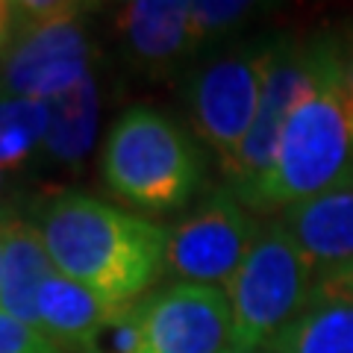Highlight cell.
<instances>
[{
	"label": "cell",
	"mask_w": 353,
	"mask_h": 353,
	"mask_svg": "<svg viewBox=\"0 0 353 353\" xmlns=\"http://www.w3.org/2000/svg\"><path fill=\"white\" fill-rule=\"evenodd\" d=\"M256 3L248 0H201L192 3V41L194 53H201L209 44L221 41L239 27H245L248 21L256 15Z\"/></svg>",
	"instance_id": "obj_18"
},
{
	"label": "cell",
	"mask_w": 353,
	"mask_h": 353,
	"mask_svg": "<svg viewBox=\"0 0 353 353\" xmlns=\"http://www.w3.org/2000/svg\"><path fill=\"white\" fill-rule=\"evenodd\" d=\"M303 83H306V41L294 36H280L277 62L271 68L253 127L245 136V141H241V148L236 150V157L221 168L227 176V189L248 209L253 206L259 189L274 168L285 118H289L294 101L301 97Z\"/></svg>",
	"instance_id": "obj_8"
},
{
	"label": "cell",
	"mask_w": 353,
	"mask_h": 353,
	"mask_svg": "<svg viewBox=\"0 0 353 353\" xmlns=\"http://www.w3.org/2000/svg\"><path fill=\"white\" fill-rule=\"evenodd\" d=\"M39 233L57 271L109 306L145 297L162 277L168 230L83 192H62L39 212Z\"/></svg>",
	"instance_id": "obj_2"
},
{
	"label": "cell",
	"mask_w": 353,
	"mask_h": 353,
	"mask_svg": "<svg viewBox=\"0 0 353 353\" xmlns=\"http://www.w3.org/2000/svg\"><path fill=\"white\" fill-rule=\"evenodd\" d=\"M353 171L350 50L341 36L306 39V83L285 118L277 159L253 212H285L330 192Z\"/></svg>",
	"instance_id": "obj_1"
},
{
	"label": "cell",
	"mask_w": 353,
	"mask_h": 353,
	"mask_svg": "<svg viewBox=\"0 0 353 353\" xmlns=\"http://www.w3.org/2000/svg\"><path fill=\"white\" fill-rule=\"evenodd\" d=\"M303 250L315 280L353 259V171L330 192L289 206L280 215Z\"/></svg>",
	"instance_id": "obj_11"
},
{
	"label": "cell",
	"mask_w": 353,
	"mask_h": 353,
	"mask_svg": "<svg viewBox=\"0 0 353 353\" xmlns=\"http://www.w3.org/2000/svg\"><path fill=\"white\" fill-rule=\"evenodd\" d=\"M118 306H109L101 294L85 289L83 283H77L65 274L53 271L44 280L39 292V330L57 345L65 347H80L83 341L94 333V327L106 321Z\"/></svg>",
	"instance_id": "obj_13"
},
{
	"label": "cell",
	"mask_w": 353,
	"mask_h": 353,
	"mask_svg": "<svg viewBox=\"0 0 353 353\" xmlns=\"http://www.w3.org/2000/svg\"><path fill=\"white\" fill-rule=\"evenodd\" d=\"M312 289L315 274L285 224L280 218L265 221L224 289L233 312V341H271L306 309Z\"/></svg>",
	"instance_id": "obj_5"
},
{
	"label": "cell",
	"mask_w": 353,
	"mask_h": 353,
	"mask_svg": "<svg viewBox=\"0 0 353 353\" xmlns=\"http://www.w3.org/2000/svg\"><path fill=\"white\" fill-rule=\"evenodd\" d=\"M259 230L253 209L230 189H215L168 230L165 271H171L176 283L227 289Z\"/></svg>",
	"instance_id": "obj_7"
},
{
	"label": "cell",
	"mask_w": 353,
	"mask_h": 353,
	"mask_svg": "<svg viewBox=\"0 0 353 353\" xmlns=\"http://www.w3.org/2000/svg\"><path fill=\"white\" fill-rule=\"evenodd\" d=\"M280 36L256 39L221 53L189 83V115L201 141L221 159V168L236 157L259 112L265 85L277 62Z\"/></svg>",
	"instance_id": "obj_6"
},
{
	"label": "cell",
	"mask_w": 353,
	"mask_h": 353,
	"mask_svg": "<svg viewBox=\"0 0 353 353\" xmlns=\"http://www.w3.org/2000/svg\"><path fill=\"white\" fill-rule=\"evenodd\" d=\"M15 30H18L15 3H9V0H0V59L6 57L9 44H12V39H15Z\"/></svg>",
	"instance_id": "obj_21"
},
{
	"label": "cell",
	"mask_w": 353,
	"mask_h": 353,
	"mask_svg": "<svg viewBox=\"0 0 353 353\" xmlns=\"http://www.w3.org/2000/svg\"><path fill=\"white\" fill-rule=\"evenodd\" d=\"M3 227H6V215H0V285H3Z\"/></svg>",
	"instance_id": "obj_23"
},
{
	"label": "cell",
	"mask_w": 353,
	"mask_h": 353,
	"mask_svg": "<svg viewBox=\"0 0 353 353\" xmlns=\"http://www.w3.org/2000/svg\"><path fill=\"white\" fill-rule=\"evenodd\" d=\"M148 353H224L233 345V312L218 285L171 283L141 301Z\"/></svg>",
	"instance_id": "obj_9"
},
{
	"label": "cell",
	"mask_w": 353,
	"mask_h": 353,
	"mask_svg": "<svg viewBox=\"0 0 353 353\" xmlns=\"http://www.w3.org/2000/svg\"><path fill=\"white\" fill-rule=\"evenodd\" d=\"M48 124V103L0 94V171H12L30 159L44 145Z\"/></svg>",
	"instance_id": "obj_16"
},
{
	"label": "cell",
	"mask_w": 353,
	"mask_h": 353,
	"mask_svg": "<svg viewBox=\"0 0 353 353\" xmlns=\"http://www.w3.org/2000/svg\"><path fill=\"white\" fill-rule=\"evenodd\" d=\"M50 124L44 136V153L59 165H80L92 150L101 112V88L94 74L74 85L71 92L50 101Z\"/></svg>",
	"instance_id": "obj_14"
},
{
	"label": "cell",
	"mask_w": 353,
	"mask_h": 353,
	"mask_svg": "<svg viewBox=\"0 0 353 353\" xmlns=\"http://www.w3.org/2000/svg\"><path fill=\"white\" fill-rule=\"evenodd\" d=\"M57 271L48 245L36 224L6 215L3 227V285H0V309L39 327V292L44 280Z\"/></svg>",
	"instance_id": "obj_12"
},
{
	"label": "cell",
	"mask_w": 353,
	"mask_h": 353,
	"mask_svg": "<svg viewBox=\"0 0 353 353\" xmlns=\"http://www.w3.org/2000/svg\"><path fill=\"white\" fill-rule=\"evenodd\" d=\"M145 301V297H141ZM141 301L118 306L112 315L94 327L77 350L80 353H148L145 321H141Z\"/></svg>",
	"instance_id": "obj_17"
},
{
	"label": "cell",
	"mask_w": 353,
	"mask_h": 353,
	"mask_svg": "<svg viewBox=\"0 0 353 353\" xmlns=\"http://www.w3.org/2000/svg\"><path fill=\"white\" fill-rule=\"evenodd\" d=\"M0 353H65L57 341L48 339L36 324L0 309Z\"/></svg>",
	"instance_id": "obj_19"
},
{
	"label": "cell",
	"mask_w": 353,
	"mask_h": 353,
	"mask_svg": "<svg viewBox=\"0 0 353 353\" xmlns=\"http://www.w3.org/2000/svg\"><path fill=\"white\" fill-rule=\"evenodd\" d=\"M271 341L280 353H353V301H309Z\"/></svg>",
	"instance_id": "obj_15"
},
{
	"label": "cell",
	"mask_w": 353,
	"mask_h": 353,
	"mask_svg": "<svg viewBox=\"0 0 353 353\" xmlns=\"http://www.w3.org/2000/svg\"><path fill=\"white\" fill-rule=\"evenodd\" d=\"M101 176L124 203L145 212H171L203 185V153L174 118L132 106L103 141Z\"/></svg>",
	"instance_id": "obj_3"
},
{
	"label": "cell",
	"mask_w": 353,
	"mask_h": 353,
	"mask_svg": "<svg viewBox=\"0 0 353 353\" xmlns=\"http://www.w3.org/2000/svg\"><path fill=\"white\" fill-rule=\"evenodd\" d=\"M224 353H280L274 341H256V345H230Z\"/></svg>",
	"instance_id": "obj_22"
},
{
	"label": "cell",
	"mask_w": 353,
	"mask_h": 353,
	"mask_svg": "<svg viewBox=\"0 0 353 353\" xmlns=\"http://www.w3.org/2000/svg\"><path fill=\"white\" fill-rule=\"evenodd\" d=\"M85 3H15L18 30L0 65V94L50 103L92 77L94 44Z\"/></svg>",
	"instance_id": "obj_4"
},
{
	"label": "cell",
	"mask_w": 353,
	"mask_h": 353,
	"mask_svg": "<svg viewBox=\"0 0 353 353\" xmlns=\"http://www.w3.org/2000/svg\"><path fill=\"white\" fill-rule=\"evenodd\" d=\"M350 92H353V41H350Z\"/></svg>",
	"instance_id": "obj_24"
},
{
	"label": "cell",
	"mask_w": 353,
	"mask_h": 353,
	"mask_svg": "<svg viewBox=\"0 0 353 353\" xmlns=\"http://www.w3.org/2000/svg\"><path fill=\"white\" fill-rule=\"evenodd\" d=\"M115 30L127 62L141 74L162 80L194 57L192 3L185 0H132L115 15Z\"/></svg>",
	"instance_id": "obj_10"
},
{
	"label": "cell",
	"mask_w": 353,
	"mask_h": 353,
	"mask_svg": "<svg viewBox=\"0 0 353 353\" xmlns=\"http://www.w3.org/2000/svg\"><path fill=\"white\" fill-rule=\"evenodd\" d=\"M309 301H353V259L315 280Z\"/></svg>",
	"instance_id": "obj_20"
}]
</instances>
